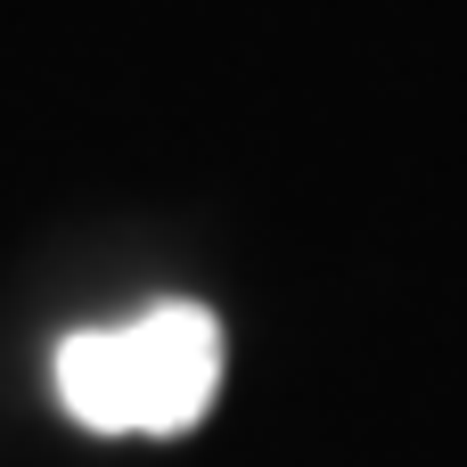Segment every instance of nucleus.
<instances>
[{"label": "nucleus", "mask_w": 467, "mask_h": 467, "mask_svg": "<svg viewBox=\"0 0 467 467\" xmlns=\"http://www.w3.org/2000/svg\"><path fill=\"white\" fill-rule=\"evenodd\" d=\"M222 394V328L205 304H156L57 345V402L90 435H181Z\"/></svg>", "instance_id": "1"}]
</instances>
